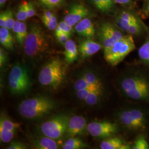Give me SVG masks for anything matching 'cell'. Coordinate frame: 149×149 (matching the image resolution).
<instances>
[{"mask_svg":"<svg viewBox=\"0 0 149 149\" xmlns=\"http://www.w3.org/2000/svg\"><path fill=\"white\" fill-rule=\"evenodd\" d=\"M120 87L130 99L149 102V80L143 74H134L124 77L121 81Z\"/></svg>","mask_w":149,"mask_h":149,"instance_id":"cell-1","label":"cell"},{"mask_svg":"<svg viewBox=\"0 0 149 149\" xmlns=\"http://www.w3.org/2000/svg\"><path fill=\"white\" fill-rule=\"evenodd\" d=\"M53 101L44 96L31 98L21 102L18 111L23 117L34 119L42 117L53 109Z\"/></svg>","mask_w":149,"mask_h":149,"instance_id":"cell-2","label":"cell"},{"mask_svg":"<svg viewBox=\"0 0 149 149\" xmlns=\"http://www.w3.org/2000/svg\"><path fill=\"white\" fill-rule=\"evenodd\" d=\"M65 67L59 59H52L45 64L39 74V82L42 85L57 88L64 81Z\"/></svg>","mask_w":149,"mask_h":149,"instance_id":"cell-3","label":"cell"},{"mask_svg":"<svg viewBox=\"0 0 149 149\" xmlns=\"http://www.w3.org/2000/svg\"><path fill=\"white\" fill-rule=\"evenodd\" d=\"M135 49V44L132 35L124 37L114 43L109 48L104 49V57L108 64L116 66Z\"/></svg>","mask_w":149,"mask_h":149,"instance_id":"cell-4","label":"cell"},{"mask_svg":"<svg viewBox=\"0 0 149 149\" xmlns=\"http://www.w3.org/2000/svg\"><path fill=\"white\" fill-rule=\"evenodd\" d=\"M8 85L11 93L14 95H23L29 91L31 80L29 71L24 65H13L8 76Z\"/></svg>","mask_w":149,"mask_h":149,"instance_id":"cell-5","label":"cell"},{"mask_svg":"<svg viewBox=\"0 0 149 149\" xmlns=\"http://www.w3.org/2000/svg\"><path fill=\"white\" fill-rule=\"evenodd\" d=\"M47 36L38 26H32L24 43V52L28 56L34 58L44 53L48 48Z\"/></svg>","mask_w":149,"mask_h":149,"instance_id":"cell-6","label":"cell"},{"mask_svg":"<svg viewBox=\"0 0 149 149\" xmlns=\"http://www.w3.org/2000/svg\"><path fill=\"white\" fill-rule=\"evenodd\" d=\"M118 118L123 125L132 132H143L148 128V116L140 109L131 108L123 111L119 114Z\"/></svg>","mask_w":149,"mask_h":149,"instance_id":"cell-7","label":"cell"},{"mask_svg":"<svg viewBox=\"0 0 149 149\" xmlns=\"http://www.w3.org/2000/svg\"><path fill=\"white\" fill-rule=\"evenodd\" d=\"M70 118L66 115H59L44 123L41 125L43 134L55 140L60 139L66 133Z\"/></svg>","mask_w":149,"mask_h":149,"instance_id":"cell-8","label":"cell"},{"mask_svg":"<svg viewBox=\"0 0 149 149\" xmlns=\"http://www.w3.org/2000/svg\"><path fill=\"white\" fill-rule=\"evenodd\" d=\"M87 130L92 136L99 139L108 138L119 131L117 124L108 121H96L87 124Z\"/></svg>","mask_w":149,"mask_h":149,"instance_id":"cell-9","label":"cell"},{"mask_svg":"<svg viewBox=\"0 0 149 149\" xmlns=\"http://www.w3.org/2000/svg\"><path fill=\"white\" fill-rule=\"evenodd\" d=\"M99 37L104 49H106L122 39L124 35L111 23H104L100 28Z\"/></svg>","mask_w":149,"mask_h":149,"instance_id":"cell-10","label":"cell"},{"mask_svg":"<svg viewBox=\"0 0 149 149\" xmlns=\"http://www.w3.org/2000/svg\"><path fill=\"white\" fill-rule=\"evenodd\" d=\"M89 11L85 6L75 4L72 6L64 21L72 27L75 26L89 15Z\"/></svg>","mask_w":149,"mask_h":149,"instance_id":"cell-11","label":"cell"},{"mask_svg":"<svg viewBox=\"0 0 149 149\" xmlns=\"http://www.w3.org/2000/svg\"><path fill=\"white\" fill-rule=\"evenodd\" d=\"M85 118L80 116H74L70 118L66 133L70 136H75L83 134L87 129Z\"/></svg>","mask_w":149,"mask_h":149,"instance_id":"cell-12","label":"cell"},{"mask_svg":"<svg viewBox=\"0 0 149 149\" xmlns=\"http://www.w3.org/2000/svg\"><path fill=\"white\" fill-rule=\"evenodd\" d=\"M75 31L81 36L87 38L93 37L95 34L94 25L87 18H85L75 25Z\"/></svg>","mask_w":149,"mask_h":149,"instance_id":"cell-13","label":"cell"},{"mask_svg":"<svg viewBox=\"0 0 149 149\" xmlns=\"http://www.w3.org/2000/svg\"><path fill=\"white\" fill-rule=\"evenodd\" d=\"M102 45L92 40H86L81 43L79 46V52L83 58H87L92 56L99 52Z\"/></svg>","mask_w":149,"mask_h":149,"instance_id":"cell-14","label":"cell"},{"mask_svg":"<svg viewBox=\"0 0 149 149\" xmlns=\"http://www.w3.org/2000/svg\"><path fill=\"white\" fill-rule=\"evenodd\" d=\"M100 148L102 149H132L129 144L125 143L122 139L118 137H109L102 141Z\"/></svg>","mask_w":149,"mask_h":149,"instance_id":"cell-15","label":"cell"},{"mask_svg":"<svg viewBox=\"0 0 149 149\" xmlns=\"http://www.w3.org/2000/svg\"><path fill=\"white\" fill-rule=\"evenodd\" d=\"M64 55L66 63L69 64L73 63L77 59L78 55V50L76 43L74 40L69 39L64 45Z\"/></svg>","mask_w":149,"mask_h":149,"instance_id":"cell-16","label":"cell"},{"mask_svg":"<svg viewBox=\"0 0 149 149\" xmlns=\"http://www.w3.org/2000/svg\"><path fill=\"white\" fill-rule=\"evenodd\" d=\"M0 42L1 45L8 49H13V39L10 30L6 27L0 28Z\"/></svg>","mask_w":149,"mask_h":149,"instance_id":"cell-17","label":"cell"},{"mask_svg":"<svg viewBox=\"0 0 149 149\" xmlns=\"http://www.w3.org/2000/svg\"><path fill=\"white\" fill-rule=\"evenodd\" d=\"M36 147L39 149H57L59 148L58 144L55 139L48 136L41 138L35 143Z\"/></svg>","mask_w":149,"mask_h":149,"instance_id":"cell-18","label":"cell"},{"mask_svg":"<svg viewBox=\"0 0 149 149\" xmlns=\"http://www.w3.org/2000/svg\"><path fill=\"white\" fill-rule=\"evenodd\" d=\"M87 145L79 138H71L68 139L63 145V149H80L85 148Z\"/></svg>","mask_w":149,"mask_h":149,"instance_id":"cell-19","label":"cell"},{"mask_svg":"<svg viewBox=\"0 0 149 149\" xmlns=\"http://www.w3.org/2000/svg\"><path fill=\"white\" fill-rule=\"evenodd\" d=\"M97 8L103 12H108L114 6V0H92Z\"/></svg>","mask_w":149,"mask_h":149,"instance_id":"cell-20","label":"cell"},{"mask_svg":"<svg viewBox=\"0 0 149 149\" xmlns=\"http://www.w3.org/2000/svg\"><path fill=\"white\" fill-rule=\"evenodd\" d=\"M74 87V89L76 91L81 90L90 89L93 90L100 91L103 92V90H101L97 87L93 85L90 83H88L83 77H81L80 79H78L76 81Z\"/></svg>","mask_w":149,"mask_h":149,"instance_id":"cell-21","label":"cell"},{"mask_svg":"<svg viewBox=\"0 0 149 149\" xmlns=\"http://www.w3.org/2000/svg\"><path fill=\"white\" fill-rule=\"evenodd\" d=\"M21 127V124L18 123H15L10 120L6 118L1 117L0 120V129H6L9 130L16 131L17 129Z\"/></svg>","mask_w":149,"mask_h":149,"instance_id":"cell-22","label":"cell"},{"mask_svg":"<svg viewBox=\"0 0 149 149\" xmlns=\"http://www.w3.org/2000/svg\"><path fill=\"white\" fill-rule=\"evenodd\" d=\"M138 55L141 61L149 65V40H148L139 49Z\"/></svg>","mask_w":149,"mask_h":149,"instance_id":"cell-23","label":"cell"},{"mask_svg":"<svg viewBox=\"0 0 149 149\" xmlns=\"http://www.w3.org/2000/svg\"><path fill=\"white\" fill-rule=\"evenodd\" d=\"M88 83L93 85L103 90V85L102 84L101 81L100 79L96 76V74H94L92 72H86L82 76Z\"/></svg>","mask_w":149,"mask_h":149,"instance_id":"cell-24","label":"cell"},{"mask_svg":"<svg viewBox=\"0 0 149 149\" xmlns=\"http://www.w3.org/2000/svg\"><path fill=\"white\" fill-rule=\"evenodd\" d=\"M102 93L103 92L102 91H94L91 93L85 101L88 105L94 106L100 101Z\"/></svg>","mask_w":149,"mask_h":149,"instance_id":"cell-25","label":"cell"},{"mask_svg":"<svg viewBox=\"0 0 149 149\" xmlns=\"http://www.w3.org/2000/svg\"><path fill=\"white\" fill-rule=\"evenodd\" d=\"M132 149H149V142L144 135H139L134 143Z\"/></svg>","mask_w":149,"mask_h":149,"instance_id":"cell-26","label":"cell"},{"mask_svg":"<svg viewBox=\"0 0 149 149\" xmlns=\"http://www.w3.org/2000/svg\"><path fill=\"white\" fill-rule=\"evenodd\" d=\"M26 3L27 2L23 1L18 7V9L17 13V19L19 21L24 22L28 18Z\"/></svg>","mask_w":149,"mask_h":149,"instance_id":"cell-27","label":"cell"},{"mask_svg":"<svg viewBox=\"0 0 149 149\" xmlns=\"http://www.w3.org/2000/svg\"><path fill=\"white\" fill-rule=\"evenodd\" d=\"M15 131L0 129V139L4 143H10L13 138Z\"/></svg>","mask_w":149,"mask_h":149,"instance_id":"cell-28","label":"cell"},{"mask_svg":"<svg viewBox=\"0 0 149 149\" xmlns=\"http://www.w3.org/2000/svg\"><path fill=\"white\" fill-rule=\"evenodd\" d=\"M28 33L27 32V26L24 22H21V27H20V33L19 37L17 39L18 43L22 45L24 44V42L26 39Z\"/></svg>","mask_w":149,"mask_h":149,"instance_id":"cell-29","label":"cell"},{"mask_svg":"<svg viewBox=\"0 0 149 149\" xmlns=\"http://www.w3.org/2000/svg\"><path fill=\"white\" fill-rule=\"evenodd\" d=\"M118 17H120L123 20L128 22L130 23L139 22L138 19H137V18L135 17V16H134L133 14L127 11H123L122 12H121Z\"/></svg>","mask_w":149,"mask_h":149,"instance_id":"cell-30","label":"cell"},{"mask_svg":"<svg viewBox=\"0 0 149 149\" xmlns=\"http://www.w3.org/2000/svg\"><path fill=\"white\" fill-rule=\"evenodd\" d=\"M40 1L46 7L53 9L61 5L63 0H40Z\"/></svg>","mask_w":149,"mask_h":149,"instance_id":"cell-31","label":"cell"},{"mask_svg":"<svg viewBox=\"0 0 149 149\" xmlns=\"http://www.w3.org/2000/svg\"><path fill=\"white\" fill-rule=\"evenodd\" d=\"M127 32L130 35H138L141 32V27L139 23H134L130 25L127 31Z\"/></svg>","mask_w":149,"mask_h":149,"instance_id":"cell-32","label":"cell"},{"mask_svg":"<svg viewBox=\"0 0 149 149\" xmlns=\"http://www.w3.org/2000/svg\"><path fill=\"white\" fill-rule=\"evenodd\" d=\"M15 22V21L14 20V18H13V15L12 12L10 10H7V21H6V28L8 29L9 30L12 29Z\"/></svg>","mask_w":149,"mask_h":149,"instance_id":"cell-33","label":"cell"},{"mask_svg":"<svg viewBox=\"0 0 149 149\" xmlns=\"http://www.w3.org/2000/svg\"><path fill=\"white\" fill-rule=\"evenodd\" d=\"M96 90H93L90 89H86V90H81L77 91L76 95L78 98L83 101H85L86 99L89 95L93 91Z\"/></svg>","mask_w":149,"mask_h":149,"instance_id":"cell-34","label":"cell"},{"mask_svg":"<svg viewBox=\"0 0 149 149\" xmlns=\"http://www.w3.org/2000/svg\"><path fill=\"white\" fill-rule=\"evenodd\" d=\"M55 36L59 42L64 45L69 40L70 37V35L64 32H62L59 34Z\"/></svg>","mask_w":149,"mask_h":149,"instance_id":"cell-35","label":"cell"},{"mask_svg":"<svg viewBox=\"0 0 149 149\" xmlns=\"http://www.w3.org/2000/svg\"><path fill=\"white\" fill-rule=\"evenodd\" d=\"M42 20L45 26L47 27L49 29L52 31L55 30V29L59 24L58 23V21H54L48 20V19H42Z\"/></svg>","mask_w":149,"mask_h":149,"instance_id":"cell-36","label":"cell"},{"mask_svg":"<svg viewBox=\"0 0 149 149\" xmlns=\"http://www.w3.org/2000/svg\"><path fill=\"white\" fill-rule=\"evenodd\" d=\"M27 146L23 143L19 141H12L9 146L7 147V149H26Z\"/></svg>","mask_w":149,"mask_h":149,"instance_id":"cell-37","label":"cell"},{"mask_svg":"<svg viewBox=\"0 0 149 149\" xmlns=\"http://www.w3.org/2000/svg\"><path fill=\"white\" fill-rule=\"evenodd\" d=\"M59 27L61 28V29H62V31L63 32L71 35V33L72 30V27L71 26H70L69 24H68L67 23H66L65 22H61L59 24Z\"/></svg>","mask_w":149,"mask_h":149,"instance_id":"cell-38","label":"cell"},{"mask_svg":"<svg viewBox=\"0 0 149 149\" xmlns=\"http://www.w3.org/2000/svg\"><path fill=\"white\" fill-rule=\"evenodd\" d=\"M26 7H27V13H28V18H31L36 15V12L32 2H27Z\"/></svg>","mask_w":149,"mask_h":149,"instance_id":"cell-39","label":"cell"},{"mask_svg":"<svg viewBox=\"0 0 149 149\" xmlns=\"http://www.w3.org/2000/svg\"><path fill=\"white\" fill-rule=\"evenodd\" d=\"M21 21H19L18 20L15 21V22L13 24L12 30L13 31V33L15 35L16 39H17L19 36V33H20V27H21Z\"/></svg>","mask_w":149,"mask_h":149,"instance_id":"cell-40","label":"cell"},{"mask_svg":"<svg viewBox=\"0 0 149 149\" xmlns=\"http://www.w3.org/2000/svg\"><path fill=\"white\" fill-rule=\"evenodd\" d=\"M7 61V55L4 50L1 48L0 49V67L2 68L4 66Z\"/></svg>","mask_w":149,"mask_h":149,"instance_id":"cell-41","label":"cell"},{"mask_svg":"<svg viewBox=\"0 0 149 149\" xmlns=\"http://www.w3.org/2000/svg\"><path fill=\"white\" fill-rule=\"evenodd\" d=\"M7 21V11L1 12L0 14V27H6Z\"/></svg>","mask_w":149,"mask_h":149,"instance_id":"cell-42","label":"cell"},{"mask_svg":"<svg viewBox=\"0 0 149 149\" xmlns=\"http://www.w3.org/2000/svg\"><path fill=\"white\" fill-rule=\"evenodd\" d=\"M53 13L50 11H45L42 17V19H50L54 16Z\"/></svg>","mask_w":149,"mask_h":149,"instance_id":"cell-43","label":"cell"},{"mask_svg":"<svg viewBox=\"0 0 149 149\" xmlns=\"http://www.w3.org/2000/svg\"><path fill=\"white\" fill-rule=\"evenodd\" d=\"M132 0H114L115 3L120 5H127L129 4Z\"/></svg>","mask_w":149,"mask_h":149,"instance_id":"cell-44","label":"cell"},{"mask_svg":"<svg viewBox=\"0 0 149 149\" xmlns=\"http://www.w3.org/2000/svg\"><path fill=\"white\" fill-rule=\"evenodd\" d=\"M144 13L146 16H149V0H148L144 10Z\"/></svg>","mask_w":149,"mask_h":149,"instance_id":"cell-45","label":"cell"},{"mask_svg":"<svg viewBox=\"0 0 149 149\" xmlns=\"http://www.w3.org/2000/svg\"><path fill=\"white\" fill-rule=\"evenodd\" d=\"M7 0H0V5L1 6H3L5 5V3H6V2L7 1Z\"/></svg>","mask_w":149,"mask_h":149,"instance_id":"cell-46","label":"cell"}]
</instances>
